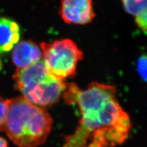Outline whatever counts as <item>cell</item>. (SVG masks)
Segmentation results:
<instances>
[{"label": "cell", "mask_w": 147, "mask_h": 147, "mask_svg": "<svg viewBox=\"0 0 147 147\" xmlns=\"http://www.w3.org/2000/svg\"><path fill=\"white\" fill-rule=\"evenodd\" d=\"M63 96L67 104L79 107L81 119L61 147H115L126 140L131 122L118 102L115 87L94 82L82 90L71 83Z\"/></svg>", "instance_id": "obj_1"}, {"label": "cell", "mask_w": 147, "mask_h": 147, "mask_svg": "<svg viewBox=\"0 0 147 147\" xmlns=\"http://www.w3.org/2000/svg\"><path fill=\"white\" fill-rule=\"evenodd\" d=\"M7 100V111L3 132L9 139L18 147L43 145L52 127L50 114L23 96Z\"/></svg>", "instance_id": "obj_2"}, {"label": "cell", "mask_w": 147, "mask_h": 147, "mask_svg": "<svg viewBox=\"0 0 147 147\" xmlns=\"http://www.w3.org/2000/svg\"><path fill=\"white\" fill-rule=\"evenodd\" d=\"M13 79L23 96L39 107L57 103L67 88L64 80L49 72L42 59L28 67L17 68Z\"/></svg>", "instance_id": "obj_3"}, {"label": "cell", "mask_w": 147, "mask_h": 147, "mask_svg": "<svg viewBox=\"0 0 147 147\" xmlns=\"http://www.w3.org/2000/svg\"><path fill=\"white\" fill-rule=\"evenodd\" d=\"M40 46L43 61L51 74L62 80L75 74L84 53L74 41L64 39L52 43L44 42Z\"/></svg>", "instance_id": "obj_4"}, {"label": "cell", "mask_w": 147, "mask_h": 147, "mask_svg": "<svg viewBox=\"0 0 147 147\" xmlns=\"http://www.w3.org/2000/svg\"><path fill=\"white\" fill-rule=\"evenodd\" d=\"M59 15L67 24L86 25L96 16L92 0H61Z\"/></svg>", "instance_id": "obj_5"}, {"label": "cell", "mask_w": 147, "mask_h": 147, "mask_svg": "<svg viewBox=\"0 0 147 147\" xmlns=\"http://www.w3.org/2000/svg\"><path fill=\"white\" fill-rule=\"evenodd\" d=\"M42 51L39 46L31 40H22L13 48L12 60L17 68H24L40 60Z\"/></svg>", "instance_id": "obj_6"}, {"label": "cell", "mask_w": 147, "mask_h": 147, "mask_svg": "<svg viewBox=\"0 0 147 147\" xmlns=\"http://www.w3.org/2000/svg\"><path fill=\"white\" fill-rule=\"evenodd\" d=\"M20 26L11 18L0 17V54L11 51L19 42Z\"/></svg>", "instance_id": "obj_7"}, {"label": "cell", "mask_w": 147, "mask_h": 147, "mask_svg": "<svg viewBox=\"0 0 147 147\" xmlns=\"http://www.w3.org/2000/svg\"><path fill=\"white\" fill-rule=\"evenodd\" d=\"M125 10L135 17L137 26L146 33L147 20V0H121Z\"/></svg>", "instance_id": "obj_8"}, {"label": "cell", "mask_w": 147, "mask_h": 147, "mask_svg": "<svg viewBox=\"0 0 147 147\" xmlns=\"http://www.w3.org/2000/svg\"><path fill=\"white\" fill-rule=\"evenodd\" d=\"M7 100L0 97V131L4 130L7 116Z\"/></svg>", "instance_id": "obj_9"}, {"label": "cell", "mask_w": 147, "mask_h": 147, "mask_svg": "<svg viewBox=\"0 0 147 147\" xmlns=\"http://www.w3.org/2000/svg\"><path fill=\"white\" fill-rule=\"evenodd\" d=\"M137 71L141 78L144 81L146 80V57L145 55L141 56L137 61Z\"/></svg>", "instance_id": "obj_10"}, {"label": "cell", "mask_w": 147, "mask_h": 147, "mask_svg": "<svg viewBox=\"0 0 147 147\" xmlns=\"http://www.w3.org/2000/svg\"><path fill=\"white\" fill-rule=\"evenodd\" d=\"M0 147H8L7 140L1 136H0Z\"/></svg>", "instance_id": "obj_11"}]
</instances>
